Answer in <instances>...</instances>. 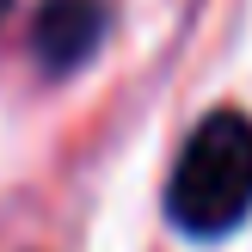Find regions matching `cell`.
<instances>
[{"label": "cell", "mask_w": 252, "mask_h": 252, "mask_svg": "<svg viewBox=\"0 0 252 252\" xmlns=\"http://www.w3.org/2000/svg\"><path fill=\"white\" fill-rule=\"evenodd\" d=\"M246 209H252V117L216 111L197 123V135L172 166L166 216L197 240H216V234L240 228Z\"/></svg>", "instance_id": "cell-1"}, {"label": "cell", "mask_w": 252, "mask_h": 252, "mask_svg": "<svg viewBox=\"0 0 252 252\" xmlns=\"http://www.w3.org/2000/svg\"><path fill=\"white\" fill-rule=\"evenodd\" d=\"M0 12H6V0H0Z\"/></svg>", "instance_id": "cell-3"}, {"label": "cell", "mask_w": 252, "mask_h": 252, "mask_svg": "<svg viewBox=\"0 0 252 252\" xmlns=\"http://www.w3.org/2000/svg\"><path fill=\"white\" fill-rule=\"evenodd\" d=\"M98 37H105V6L98 0H43L31 43L49 74H68L98 49Z\"/></svg>", "instance_id": "cell-2"}]
</instances>
